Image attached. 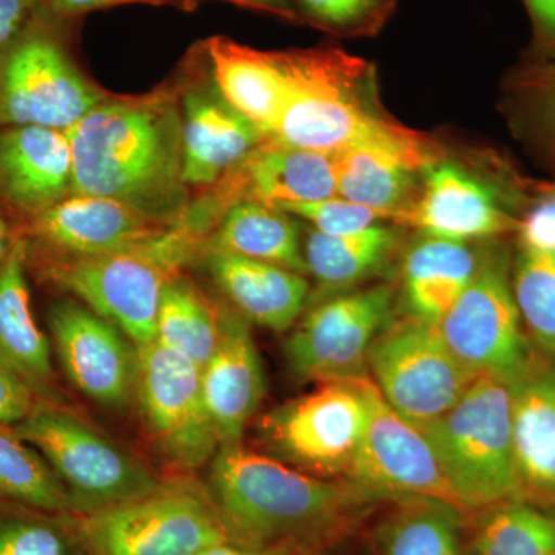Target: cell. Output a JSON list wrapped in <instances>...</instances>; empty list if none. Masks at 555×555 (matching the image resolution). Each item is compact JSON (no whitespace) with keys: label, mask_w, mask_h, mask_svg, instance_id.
<instances>
[{"label":"cell","mask_w":555,"mask_h":555,"mask_svg":"<svg viewBox=\"0 0 555 555\" xmlns=\"http://www.w3.org/2000/svg\"><path fill=\"white\" fill-rule=\"evenodd\" d=\"M67 131L73 195L101 196L179 228L190 207L182 177L179 87L109 96Z\"/></svg>","instance_id":"1"},{"label":"cell","mask_w":555,"mask_h":555,"mask_svg":"<svg viewBox=\"0 0 555 555\" xmlns=\"http://www.w3.org/2000/svg\"><path fill=\"white\" fill-rule=\"evenodd\" d=\"M208 480L236 542L251 546L323 539L387 503L357 481L310 476L243 443L219 447Z\"/></svg>","instance_id":"2"},{"label":"cell","mask_w":555,"mask_h":555,"mask_svg":"<svg viewBox=\"0 0 555 555\" xmlns=\"http://www.w3.org/2000/svg\"><path fill=\"white\" fill-rule=\"evenodd\" d=\"M273 57L283 82L276 141L337 155L353 145L414 137L379 104L371 62L335 47L273 51Z\"/></svg>","instance_id":"3"},{"label":"cell","mask_w":555,"mask_h":555,"mask_svg":"<svg viewBox=\"0 0 555 555\" xmlns=\"http://www.w3.org/2000/svg\"><path fill=\"white\" fill-rule=\"evenodd\" d=\"M416 429L433 448L463 509L521 499L511 390L503 379L477 375L454 406Z\"/></svg>","instance_id":"4"},{"label":"cell","mask_w":555,"mask_h":555,"mask_svg":"<svg viewBox=\"0 0 555 555\" xmlns=\"http://www.w3.org/2000/svg\"><path fill=\"white\" fill-rule=\"evenodd\" d=\"M69 22L40 3L24 28L0 49V129L68 130L112 96L76 64L67 38Z\"/></svg>","instance_id":"5"},{"label":"cell","mask_w":555,"mask_h":555,"mask_svg":"<svg viewBox=\"0 0 555 555\" xmlns=\"http://www.w3.org/2000/svg\"><path fill=\"white\" fill-rule=\"evenodd\" d=\"M68 517L89 555H196L236 542L211 496L188 483Z\"/></svg>","instance_id":"6"},{"label":"cell","mask_w":555,"mask_h":555,"mask_svg":"<svg viewBox=\"0 0 555 555\" xmlns=\"http://www.w3.org/2000/svg\"><path fill=\"white\" fill-rule=\"evenodd\" d=\"M13 427L60 477L75 514L130 502L160 485L141 460L65 404L38 398L28 415Z\"/></svg>","instance_id":"7"},{"label":"cell","mask_w":555,"mask_h":555,"mask_svg":"<svg viewBox=\"0 0 555 555\" xmlns=\"http://www.w3.org/2000/svg\"><path fill=\"white\" fill-rule=\"evenodd\" d=\"M321 383L259 418L266 455L328 480H349L369 422L364 379Z\"/></svg>","instance_id":"8"},{"label":"cell","mask_w":555,"mask_h":555,"mask_svg":"<svg viewBox=\"0 0 555 555\" xmlns=\"http://www.w3.org/2000/svg\"><path fill=\"white\" fill-rule=\"evenodd\" d=\"M28 269L112 321L138 347L156 341L164 284L179 269L152 254L67 255L27 243Z\"/></svg>","instance_id":"9"},{"label":"cell","mask_w":555,"mask_h":555,"mask_svg":"<svg viewBox=\"0 0 555 555\" xmlns=\"http://www.w3.org/2000/svg\"><path fill=\"white\" fill-rule=\"evenodd\" d=\"M367 372L386 403L415 427L448 412L477 377L452 356L437 323L408 313L372 343Z\"/></svg>","instance_id":"10"},{"label":"cell","mask_w":555,"mask_h":555,"mask_svg":"<svg viewBox=\"0 0 555 555\" xmlns=\"http://www.w3.org/2000/svg\"><path fill=\"white\" fill-rule=\"evenodd\" d=\"M438 328L452 356L473 374L494 375L505 383L520 374L534 345L521 323L503 248L478 257L473 280Z\"/></svg>","instance_id":"11"},{"label":"cell","mask_w":555,"mask_h":555,"mask_svg":"<svg viewBox=\"0 0 555 555\" xmlns=\"http://www.w3.org/2000/svg\"><path fill=\"white\" fill-rule=\"evenodd\" d=\"M396 288L382 283L310 306L284 341L288 371L318 383L369 377V350L396 318Z\"/></svg>","instance_id":"12"},{"label":"cell","mask_w":555,"mask_h":555,"mask_svg":"<svg viewBox=\"0 0 555 555\" xmlns=\"http://www.w3.org/2000/svg\"><path fill=\"white\" fill-rule=\"evenodd\" d=\"M20 235L30 246L56 254H152L179 270L198 255L181 229L150 221L126 204L101 196H68L25 221Z\"/></svg>","instance_id":"13"},{"label":"cell","mask_w":555,"mask_h":555,"mask_svg":"<svg viewBox=\"0 0 555 555\" xmlns=\"http://www.w3.org/2000/svg\"><path fill=\"white\" fill-rule=\"evenodd\" d=\"M138 349L137 403L150 440L178 469L206 466L219 441L204 403L201 369L158 341Z\"/></svg>","instance_id":"14"},{"label":"cell","mask_w":555,"mask_h":555,"mask_svg":"<svg viewBox=\"0 0 555 555\" xmlns=\"http://www.w3.org/2000/svg\"><path fill=\"white\" fill-rule=\"evenodd\" d=\"M47 323L64 374L82 396L116 412L137 401L139 349L118 326L75 298L51 302Z\"/></svg>","instance_id":"15"},{"label":"cell","mask_w":555,"mask_h":555,"mask_svg":"<svg viewBox=\"0 0 555 555\" xmlns=\"http://www.w3.org/2000/svg\"><path fill=\"white\" fill-rule=\"evenodd\" d=\"M185 72L179 87L182 177L189 189L215 188L269 137L222 96L201 43Z\"/></svg>","instance_id":"16"},{"label":"cell","mask_w":555,"mask_h":555,"mask_svg":"<svg viewBox=\"0 0 555 555\" xmlns=\"http://www.w3.org/2000/svg\"><path fill=\"white\" fill-rule=\"evenodd\" d=\"M364 389L369 422L349 480L378 492L389 503L430 496L462 507L425 436L386 403L371 377L364 379Z\"/></svg>","instance_id":"17"},{"label":"cell","mask_w":555,"mask_h":555,"mask_svg":"<svg viewBox=\"0 0 555 555\" xmlns=\"http://www.w3.org/2000/svg\"><path fill=\"white\" fill-rule=\"evenodd\" d=\"M443 159L423 133L398 142L353 145L335 155L337 195L403 224L415 207L427 167Z\"/></svg>","instance_id":"18"},{"label":"cell","mask_w":555,"mask_h":555,"mask_svg":"<svg viewBox=\"0 0 555 555\" xmlns=\"http://www.w3.org/2000/svg\"><path fill=\"white\" fill-rule=\"evenodd\" d=\"M201 387L219 447L243 443L250 420L266 396V377L250 323L221 302L217 349L201 369Z\"/></svg>","instance_id":"19"},{"label":"cell","mask_w":555,"mask_h":555,"mask_svg":"<svg viewBox=\"0 0 555 555\" xmlns=\"http://www.w3.org/2000/svg\"><path fill=\"white\" fill-rule=\"evenodd\" d=\"M217 185L214 203L222 214L240 201L272 207L313 203L338 196L337 164L335 155L269 138Z\"/></svg>","instance_id":"20"},{"label":"cell","mask_w":555,"mask_h":555,"mask_svg":"<svg viewBox=\"0 0 555 555\" xmlns=\"http://www.w3.org/2000/svg\"><path fill=\"white\" fill-rule=\"evenodd\" d=\"M518 222L495 189L443 158L423 173L418 199L404 225L434 238L466 243L516 233Z\"/></svg>","instance_id":"21"},{"label":"cell","mask_w":555,"mask_h":555,"mask_svg":"<svg viewBox=\"0 0 555 555\" xmlns=\"http://www.w3.org/2000/svg\"><path fill=\"white\" fill-rule=\"evenodd\" d=\"M507 386L521 499L555 507V356L534 346Z\"/></svg>","instance_id":"22"},{"label":"cell","mask_w":555,"mask_h":555,"mask_svg":"<svg viewBox=\"0 0 555 555\" xmlns=\"http://www.w3.org/2000/svg\"><path fill=\"white\" fill-rule=\"evenodd\" d=\"M72 195L67 131L40 126L0 129V196L24 221Z\"/></svg>","instance_id":"23"},{"label":"cell","mask_w":555,"mask_h":555,"mask_svg":"<svg viewBox=\"0 0 555 555\" xmlns=\"http://www.w3.org/2000/svg\"><path fill=\"white\" fill-rule=\"evenodd\" d=\"M27 254V240L16 235L0 264V363L39 400L64 404L50 339L33 315Z\"/></svg>","instance_id":"24"},{"label":"cell","mask_w":555,"mask_h":555,"mask_svg":"<svg viewBox=\"0 0 555 555\" xmlns=\"http://www.w3.org/2000/svg\"><path fill=\"white\" fill-rule=\"evenodd\" d=\"M201 257L229 305L250 324L281 334L308 309L310 284L301 273L229 251H204Z\"/></svg>","instance_id":"25"},{"label":"cell","mask_w":555,"mask_h":555,"mask_svg":"<svg viewBox=\"0 0 555 555\" xmlns=\"http://www.w3.org/2000/svg\"><path fill=\"white\" fill-rule=\"evenodd\" d=\"M201 47L222 96L272 138L283 108V82L273 51L255 50L225 36L204 40Z\"/></svg>","instance_id":"26"},{"label":"cell","mask_w":555,"mask_h":555,"mask_svg":"<svg viewBox=\"0 0 555 555\" xmlns=\"http://www.w3.org/2000/svg\"><path fill=\"white\" fill-rule=\"evenodd\" d=\"M398 247L396 230L372 225L349 235H326L315 229L302 232L306 273L315 280L309 306L352 291L386 269ZM308 306V308H309Z\"/></svg>","instance_id":"27"},{"label":"cell","mask_w":555,"mask_h":555,"mask_svg":"<svg viewBox=\"0 0 555 555\" xmlns=\"http://www.w3.org/2000/svg\"><path fill=\"white\" fill-rule=\"evenodd\" d=\"M478 255L462 241L423 236L401 266V297L408 315L440 323L473 280Z\"/></svg>","instance_id":"28"},{"label":"cell","mask_w":555,"mask_h":555,"mask_svg":"<svg viewBox=\"0 0 555 555\" xmlns=\"http://www.w3.org/2000/svg\"><path fill=\"white\" fill-rule=\"evenodd\" d=\"M204 251H229L308 275L298 222L286 211L257 201L230 206L201 243L198 254Z\"/></svg>","instance_id":"29"},{"label":"cell","mask_w":555,"mask_h":555,"mask_svg":"<svg viewBox=\"0 0 555 555\" xmlns=\"http://www.w3.org/2000/svg\"><path fill=\"white\" fill-rule=\"evenodd\" d=\"M392 505L378 531L383 555H463L462 507L430 496Z\"/></svg>","instance_id":"30"},{"label":"cell","mask_w":555,"mask_h":555,"mask_svg":"<svg viewBox=\"0 0 555 555\" xmlns=\"http://www.w3.org/2000/svg\"><path fill=\"white\" fill-rule=\"evenodd\" d=\"M219 334L221 305L211 302L189 276L171 275L160 297L156 341L203 369L217 349Z\"/></svg>","instance_id":"31"},{"label":"cell","mask_w":555,"mask_h":555,"mask_svg":"<svg viewBox=\"0 0 555 555\" xmlns=\"http://www.w3.org/2000/svg\"><path fill=\"white\" fill-rule=\"evenodd\" d=\"M0 503L75 514L72 496L38 449L0 423Z\"/></svg>","instance_id":"32"},{"label":"cell","mask_w":555,"mask_h":555,"mask_svg":"<svg viewBox=\"0 0 555 555\" xmlns=\"http://www.w3.org/2000/svg\"><path fill=\"white\" fill-rule=\"evenodd\" d=\"M474 555H555V507L526 499L483 509Z\"/></svg>","instance_id":"33"},{"label":"cell","mask_w":555,"mask_h":555,"mask_svg":"<svg viewBox=\"0 0 555 555\" xmlns=\"http://www.w3.org/2000/svg\"><path fill=\"white\" fill-rule=\"evenodd\" d=\"M511 280L526 335L555 356V251L518 248Z\"/></svg>","instance_id":"34"},{"label":"cell","mask_w":555,"mask_h":555,"mask_svg":"<svg viewBox=\"0 0 555 555\" xmlns=\"http://www.w3.org/2000/svg\"><path fill=\"white\" fill-rule=\"evenodd\" d=\"M0 555H89L68 514L0 503Z\"/></svg>","instance_id":"35"},{"label":"cell","mask_w":555,"mask_h":555,"mask_svg":"<svg viewBox=\"0 0 555 555\" xmlns=\"http://www.w3.org/2000/svg\"><path fill=\"white\" fill-rule=\"evenodd\" d=\"M398 0H297L301 20L338 38H369L383 30Z\"/></svg>","instance_id":"36"},{"label":"cell","mask_w":555,"mask_h":555,"mask_svg":"<svg viewBox=\"0 0 555 555\" xmlns=\"http://www.w3.org/2000/svg\"><path fill=\"white\" fill-rule=\"evenodd\" d=\"M292 217L305 219L312 229L326 235H349L363 232L382 221H389L385 215L372 208L360 206L334 196V198L313 201V203H292L276 206Z\"/></svg>","instance_id":"37"},{"label":"cell","mask_w":555,"mask_h":555,"mask_svg":"<svg viewBox=\"0 0 555 555\" xmlns=\"http://www.w3.org/2000/svg\"><path fill=\"white\" fill-rule=\"evenodd\" d=\"M521 89L555 155V61L540 62L521 73Z\"/></svg>","instance_id":"38"},{"label":"cell","mask_w":555,"mask_h":555,"mask_svg":"<svg viewBox=\"0 0 555 555\" xmlns=\"http://www.w3.org/2000/svg\"><path fill=\"white\" fill-rule=\"evenodd\" d=\"M518 248L534 251H555V192L545 195L529 208L518 222Z\"/></svg>","instance_id":"39"},{"label":"cell","mask_w":555,"mask_h":555,"mask_svg":"<svg viewBox=\"0 0 555 555\" xmlns=\"http://www.w3.org/2000/svg\"><path fill=\"white\" fill-rule=\"evenodd\" d=\"M126 3H149V5H170L179 10H193L198 0H42V7L60 20L75 21L91 11L112 9Z\"/></svg>","instance_id":"40"},{"label":"cell","mask_w":555,"mask_h":555,"mask_svg":"<svg viewBox=\"0 0 555 555\" xmlns=\"http://www.w3.org/2000/svg\"><path fill=\"white\" fill-rule=\"evenodd\" d=\"M36 400L35 393L0 363V423L16 426L28 415Z\"/></svg>","instance_id":"41"},{"label":"cell","mask_w":555,"mask_h":555,"mask_svg":"<svg viewBox=\"0 0 555 555\" xmlns=\"http://www.w3.org/2000/svg\"><path fill=\"white\" fill-rule=\"evenodd\" d=\"M532 24V46L537 53L555 57V0H524Z\"/></svg>","instance_id":"42"},{"label":"cell","mask_w":555,"mask_h":555,"mask_svg":"<svg viewBox=\"0 0 555 555\" xmlns=\"http://www.w3.org/2000/svg\"><path fill=\"white\" fill-rule=\"evenodd\" d=\"M42 0H0V49L24 28Z\"/></svg>","instance_id":"43"},{"label":"cell","mask_w":555,"mask_h":555,"mask_svg":"<svg viewBox=\"0 0 555 555\" xmlns=\"http://www.w3.org/2000/svg\"><path fill=\"white\" fill-rule=\"evenodd\" d=\"M297 543L283 542L273 545L251 546L238 542L219 543L196 555H297Z\"/></svg>","instance_id":"44"},{"label":"cell","mask_w":555,"mask_h":555,"mask_svg":"<svg viewBox=\"0 0 555 555\" xmlns=\"http://www.w3.org/2000/svg\"><path fill=\"white\" fill-rule=\"evenodd\" d=\"M228 2L244 7V9L268 13L270 16L280 17L291 24H301L302 22L297 0H228Z\"/></svg>","instance_id":"45"},{"label":"cell","mask_w":555,"mask_h":555,"mask_svg":"<svg viewBox=\"0 0 555 555\" xmlns=\"http://www.w3.org/2000/svg\"><path fill=\"white\" fill-rule=\"evenodd\" d=\"M14 238H16V235H11L10 229L7 228L5 221H3V218L0 217V264H2L3 259L7 258V255L10 254Z\"/></svg>","instance_id":"46"},{"label":"cell","mask_w":555,"mask_h":555,"mask_svg":"<svg viewBox=\"0 0 555 555\" xmlns=\"http://www.w3.org/2000/svg\"><path fill=\"white\" fill-rule=\"evenodd\" d=\"M551 190H553V192H555V185H553V188H550Z\"/></svg>","instance_id":"47"},{"label":"cell","mask_w":555,"mask_h":555,"mask_svg":"<svg viewBox=\"0 0 555 555\" xmlns=\"http://www.w3.org/2000/svg\"><path fill=\"white\" fill-rule=\"evenodd\" d=\"M313 555H326V554H313Z\"/></svg>","instance_id":"48"}]
</instances>
